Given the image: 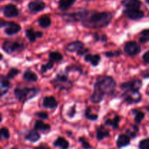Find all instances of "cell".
Returning <instances> with one entry per match:
<instances>
[{
	"label": "cell",
	"instance_id": "6da1fadb",
	"mask_svg": "<svg viewBox=\"0 0 149 149\" xmlns=\"http://www.w3.org/2000/svg\"><path fill=\"white\" fill-rule=\"evenodd\" d=\"M116 83L113 77L102 76L97 79L94 85V91L90 96V101L93 103H100L105 95H111L114 93Z\"/></svg>",
	"mask_w": 149,
	"mask_h": 149
},
{
	"label": "cell",
	"instance_id": "7a4b0ae2",
	"mask_svg": "<svg viewBox=\"0 0 149 149\" xmlns=\"http://www.w3.org/2000/svg\"><path fill=\"white\" fill-rule=\"evenodd\" d=\"M113 15L109 12H88L81 20L84 27L87 29H99L109 26L111 22Z\"/></svg>",
	"mask_w": 149,
	"mask_h": 149
},
{
	"label": "cell",
	"instance_id": "3957f363",
	"mask_svg": "<svg viewBox=\"0 0 149 149\" xmlns=\"http://www.w3.org/2000/svg\"><path fill=\"white\" fill-rule=\"evenodd\" d=\"M40 90L37 88H29V87H16L14 90V94L16 98L19 100L25 103L27 100L33 98L39 93Z\"/></svg>",
	"mask_w": 149,
	"mask_h": 149
},
{
	"label": "cell",
	"instance_id": "277c9868",
	"mask_svg": "<svg viewBox=\"0 0 149 149\" xmlns=\"http://www.w3.org/2000/svg\"><path fill=\"white\" fill-rule=\"evenodd\" d=\"M52 83L55 88L58 90H68L72 87V82L68 80V77L65 74H58L52 80Z\"/></svg>",
	"mask_w": 149,
	"mask_h": 149
},
{
	"label": "cell",
	"instance_id": "5b68a950",
	"mask_svg": "<svg viewBox=\"0 0 149 149\" xmlns=\"http://www.w3.org/2000/svg\"><path fill=\"white\" fill-rule=\"evenodd\" d=\"M1 49L6 53L12 54L14 53V52L22 51L24 49V46H23V44L19 43L17 42L6 40L3 42L2 45H1Z\"/></svg>",
	"mask_w": 149,
	"mask_h": 149
},
{
	"label": "cell",
	"instance_id": "8992f818",
	"mask_svg": "<svg viewBox=\"0 0 149 149\" xmlns=\"http://www.w3.org/2000/svg\"><path fill=\"white\" fill-rule=\"evenodd\" d=\"M0 27L5 28L4 33L8 36L16 34L21 30V26L13 21H1Z\"/></svg>",
	"mask_w": 149,
	"mask_h": 149
},
{
	"label": "cell",
	"instance_id": "52a82bcc",
	"mask_svg": "<svg viewBox=\"0 0 149 149\" xmlns=\"http://www.w3.org/2000/svg\"><path fill=\"white\" fill-rule=\"evenodd\" d=\"M89 11L87 10H81V11L77 13H68V14L63 15V17L67 22H78L81 21L85 17Z\"/></svg>",
	"mask_w": 149,
	"mask_h": 149
},
{
	"label": "cell",
	"instance_id": "ba28073f",
	"mask_svg": "<svg viewBox=\"0 0 149 149\" xmlns=\"http://www.w3.org/2000/svg\"><path fill=\"white\" fill-rule=\"evenodd\" d=\"M123 97L124 101L128 104H136L142 99L141 94L138 91H125Z\"/></svg>",
	"mask_w": 149,
	"mask_h": 149
},
{
	"label": "cell",
	"instance_id": "9c48e42d",
	"mask_svg": "<svg viewBox=\"0 0 149 149\" xmlns=\"http://www.w3.org/2000/svg\"><path fill=\"white\" fill-rule=\"evenodd\" d=\"M143 82L140 79H134L132 81L121 84V89L125 91H138L142 87Z\"/></svg>",
	"mask_w": 149,
	"mask_h": 149
},
{
	"label": "cell",
	"instance_id": "30bf717a",
	"mask_svg": "<svg viewBox=\"0 0 149 149\" xmlns=\"http://www.w3.org/2000/svg\"><path fill=\"white\" fill-rule=\"evenodd\" d=\"M141 46L135 42H127L124 47V51L129 56H134V55H138L141 52Z\"/></svg>",
	"mask_w": 149,
	"mask_h": 149
},
{
	"label": "cell",
	"instance_id": "8fae6325",
	"mask_svg": "<svg viewBox=\"0 0 149 149\" xmlns=\"http://www.w3.org/2000/svg\"><path fill=\"white\" fill-rule=\"evenodd\" d=\"M123 15L130 20H140L144 17V13L140 9H126L124 10Z\"/></svg>",
	"mask_w": 149,
	"mask_h": 149
},
{
	"label": "cell",
	"instance_id": "7c38bea8",
	"mask_svg": "<svg viewBox=\"0 0 149 149\" xmlns=\"http://www.w3.org/2000/svg\"><path fill=\"white\" fill-rule=\"evenodd\" d=\"M3 15L4 17L12 18L19 15V10L15 4H7L4 5L2 8Z\"/></svg>",
	"mask_w": 149,
	"mask_h": 149
},
{
	"label": "cell",
	"instance_id": "4fadbf2b",
	"mask_svg": "<svg viewBox=\"0 0 149 149\" xmlns=\"http://www.w3.org/2000/svg\"><path fill=\"white\" fill-rule=\"evenodd\" d=\"M46 7V4L44 1L36 0V1H32L28 4V9L31 13H39L44 10Z\"/></svg>",
	"mask_w": 149,
	"mask_h": 149
},
{
	"label": "cell",
	"instance_id": "5bb4252c",
	"mask_svg": "<svg viewBox=\"0 0 149 149\" xmlns=\"http://www.w3.org/2000/svg\"><path fill=\"white\" fill-rule=\"evenodd\" d=\"M84 47V43L80 41H75V42H72L71 43L68 44L65 46V49L67 52H76L79 51L80 49H83Z\"/></svg>",
	"mask_w": 149,
	"mask_h": 149
},
{
	"label": "cell",
	"instance_id": "9a60e30c",
	"mask_svg": "<svg viewBox=\"0 0 149 149\" xmlns=\"http://www.w3.org/2000/svg\"><path fill=\"white\" fill-rule=\"evenodd\" d=\"M121 4L126 9H140L142 5L141 0H122Z\"/></svg>",
	"mask_w": 149,
	"mask_h": 149
},
{
	"label": "cell",
	"instance_id": "2e32d148",
	"mask_svg": "<svg viewBox=\"0 0 149 149\" xmlns=\"http://www.w3.org/2000/svg\"><path fill=\"white\" fill-rule=\"evenodd\" d=\"M43 106L46 109H54L58 106V101L53 96H47L43 99Z\"/></svg>",
	"mask_w": 149,
	"mask_h": 149
},
{
	"label": "cell",
	"instance_id": "e0dca14e",
	"mask_svg": "<svg viewBox=\"0 0 149 149\" xmlns=\"http://www.w3.org/2000/svg\"><path fill=\"white\" fill-rule=\"evenodd\" d=\"M84 61L85 62H90L93 66H97L100 63L101 57L100 55H91V54H87L84 55Z\"/></svg>",
	"mask_w": 149,
	"mask_h": 149
},
{
	"label": "cell",
	"instance_id": "ac0fdd59",
	"mask_svg": "<svg viewBox=\"0 0 149 149\" xmlns=\"http://www.w3.org/2000/svg\"><path fill=\"white\" fill-rule=\"evenodd\" d=\"M130 143V138L129 135H120L118 137L116 145L119 148H123L127 146Z\"/></svg>",
	"mask_w": 149,
	"mask_h": 149
},
{
	"label": "cell",
	"instance_id": "d6986e66",
	"mask_svg": "<svg viewBox=\"0 0 149 149\" xmlns=\"http://www.w3.org/2000/svg\"><path fill=\"white\" fill-rule=\"evenodd\" d=\"M4 75L1 76V97L4 96L10 88V81Z\"/></svg>",
	"mask_w": 149,
	"mask_h": 149
},
{
	"label": "cell",
	"instance_id": "ffe728a7",
	"mask_svg": "<svg viewBox=\"0 0 149 149\" xmlns=\"http://www.w3.org/2000/svg\"><path fill=\"white\" fill-rule=\"evenodd\" d=\"M77 0H59L58 1V9L61 11H65L69 9Z\"/></svg>",
	"mask_w": 149,
	"mask_h": 149
},
{
	"label": "cell",
	"instance_id": "44dd1931",
	"mask_svg": "<svg viewBox=\"0 0 149 149\" xmlns=\"http://www.w3.org/2000/svg\"><path fill=\"white\" fill-rule=\"evenodd\" d=\"M109 131L105 129L103 126H100L97 128L96 130V137H97V141H102L105 138L109 137Z\"/></svg>",
	"mask_w": 149,
	"mask_h": 149
},
{
	"label": "cell",
	"instance_id": "7402d4cb",
	"mask_svg": "<svg viewBox=\"0 0 149 149\" xmlns=\"http://www.w3.org/2000/svg\"><path fill=\"white\" fill-rule=\"evenodd\" d=\"M23 79L27 81H31V82H34L36 81L38 79V77L34 72L30 69H27L24 72L23 76Z\"/></svg>",
	"mask_w": 149,
	"mask_h": 149
},
{
	"label": "cell",
	"instance_id": "603a6c76",
	"mask_svg": "<svg viewBox=\"0 0 149 149\" xmlns=\"http://www.w3.org/2000/svg\"><path fill=\"white\" fill-rule=\"evenodd\" d=\"M25 138H26V139L27 140V141H30V142L35 143L40 139V135H39L37 132V131L34 129L29 131V132L26 134Z\"/></svg>",
	"mask_w": 149,
	"mask_h": 149
},
{
	"label": "cell",
	"instance_id": "cb8c5ba5",
	"mask_svg": "<svg viewBox=\"0 0 149 149\" xmlns=\"http://www.w3.org/2000/svg\"><path fill=\"white\" fill-rule=\"evenodd\" d=\"M41 120L36 121V122L34 124V129L36 130L42 131V132H47V131H49L50 130V125L44 123Z\"/></svg>",
	"mask_w": 149,
	"mask_h": 149
},
{
	"label": "cell",
	"instance_id": "d4e9b609",
	"mask_svg": "<svg viewBox=\"0 0 149 149\" xmlns=\"http://www.w3.org/2000/svg\"><path fill=\"white\" fill-rule=\"evenodd\" d=\"M53 145L55 147H59L61 149H68L69 147V143H68V141L62 137H59V138H57L54 142Z\"/></svg>",
	"mask_w": 149,
	"mask_h": 149
},
{
	"label": "cell",
	"instance_id": "484cf974",
	"mask_svg": "<svg viewBox=\"0 0 149 149\" xmlns=\"http://www.w3.org/2000/svg\"><path fill=\"white\" fill-rule=\"evenodd\" d=\"M38 23L39 25L43 29H47L51 25L50 17L47 15H42L38 19Z\"/></svg>",
	"mask_w": 149,
	"mask_h": 149
},
{
	"label": "cell",
	"instance_id": "4316f807",
	"mask_svg": "<svg viewBox=\"0 0 149 149\" xmlns=\"http://www.w3.org/2000/svg\"><path fill=\"white\" fill-rule=\"evenodd\" d=\"M120 116H114L113 119H108V120H106V122H105V125L106 126L112 127V128L114 130L118 129L119 128V124L120 122Z\"/></svg>",
	"mask_w": 149,
	"mask_h": 149
},
{
	"label": "cell",
	"instance_id": "83f0119b",
	"mask_svg": "<svg viewBox=\"0 0 149 149\" xmlns=\"http://www.w3.org/2000/svg\"><path fill=\"white\" fill-rule=\"evenodd\" d=\"M63 57L59 52H51L49 54V61L55 63H59L63 60Z\"/></svg>",
	"mask_w": 149,
	"mask_h": 149
},
{
	"label": "cell",
	"instance_id": "f1b7e54d",
	"mask_svg": "<svg viewBox=\"0 0 149 149\" xmlns=\"http://www.w3.org/2000/svg\"><path fill=\"white\" fill-rule=\"evenodd\" d=\"M132 112L135 114V119H134V121H135L136 124L141 123V121L145 117V113L143 111H138L137 109H133Z\"/></svg>",
	"mask_w": 149,
	"mask_h": 149
},
{
	"label": "cell",
	"instance_id": "f546056e",
	"mask_svg": "<svg viewBox=\"0 0 149 149\" xmlns=\"http://www.w3.org/2000/svg\"><path fill=\"white\" fill-rule=\"evenodd\" d=\"M26 36L31 42H34L36 39H37V34L36 31L35 32L33 29H29L26 31Z\"/></svg>",
	"mask_w": 149,
	"mask_h": 149
},
{
	"label": "cell",
	"instance_id": "4dcf8cb0",
	"mask_svg": "<svg viewBox=\"0 0 149 149\" xmlns=\"http://www.w3.org/2000/svg\"><path fill=\"white\" fill-rule=\"evenodd\" d=\"M141 37L139 39V42L141 43H146L149 42V29H145L141 32Z\"/></svg>",
	"mask_w": 149,
	"mask_h": 149
},
{
	"label": "cell",
	"instance_id": "1f68e13d",
	"mask_svg": "<svg viewBox=\"0 0 149 149\" xmlns=\"http://www.w3.org/2000/svg\"><path fill=\"white\" fill-rule=\"evenodd\" d=\"M53 65H54V63L52 62V61H49L46 64H44V65H41L40 71L42 72V74H45V73L47 72L48 71L52 69Z\"/></svg>",
	"mask_w": 149,
	"mask_h": 149
},
{
	"label": "cell",
	"instance_id": "d6a6232c",
	"mask_svg": "<svg viewBox=\"0 0 149 149\" xmlns=\"http://www.w3.org/2000/svg\"><path fill=\"white\" fill-rule=\"evenodd\" d=\"M84 115H85V117L90 121H95L97 120V118H98V116H97V114H93V113H91L90 108H87Z\"/></svg>",
	"mask_w": 149,
	"mask_h": 149
},
{
	"label": "cell",
	"instance_id": "836d02e7",
	"mask_svg": "<svg viewBox=\"0 0 149 149\" xmlns=\"http://www.w3.org/2000/svg\"><path fill=\"white\" fill-rule=\"evenodd\" d=\"M18 74H19L18 70H17V68H13L9 71L8 73H7V77L9 79H10L15 78V77Z\"/></svg>",
	"mask_w": 149,
	"mask_h": 149
},
{
	"label": "cell",
	"instance_id": "e575fe53",
	"mask_svg": "<svg viewBox=\"0 0 149 149\" xmlns=\"http://www.w3.org/2000/svg\"><path fill=\"white\" fill-rule=\"evenodd\" d=\"M140 149H149V139H144L139 143Z\"/></svg>",
	"mask_w": 149,
	"mask_h": 149
},
{
	"label": "cell",
	"instance_id": "d590c367",
	"mask_svg": "<svg viewBox=\"0 0 149 149\" xmlns=\"http://www.w3.org/2000/svg\"><path fill=\"white\" fill-rule=\"evenodd\" d=\"M121 55V52L119 51H110L105 53L107 58H113V57H118Z\"/></svg>",
	"mask_w": 149,
	"mask_h": 149
},
{
	"label": "cell",
	"instance_id": "8d00e7d4",
	"mask_svg": "<svg viewBox=\"0 0 149 149\" xmlns=\"http://www.w3.org/2000/svg\"><path fill=\"white\" fill-rule=\"evenodd\" d=\"M79 141L80 143L81 144V146H82V147L84 149H90L92 148L91 146L90 145V143H89L84 138H79Z\"/></svg>",
	"mask_w": 149,
	"mask_h": 149
},
{
	"label": "cell",
	"instance_id": "74e56055",
	"mask_svg": "<svg viewBox=\"0 0 149 149\" xmlns=\"http://www.w3.org/2000/svg\"><path fill=\"white\" fill-rule=\"evenodd\" d=\"M1 135L5 139H9L10 138V132H9L8 129L6 127H1Z\"/></svg>",
	"mask_w": 149,
	"mask_h": 149
},
{
	"label": "cell",
	"instance_id": "f35d334b",
	"mask_svg": "<svg viewBox=\"0 0 149 149\" xmlns=\"http://www.w3.org/2000/svg\"><path fill=\"white\" fill-rule=\"evenodd\" d=\"M37 117H39V119H41L42 120H44V119H48V114L47 112L45 111H40V112H37V113H35Z\"/></svg>",
	"mask_w": 149,
	"mask_h": 149
},
{
	"label": "cell",
	"instance_id": "ab89813d",
	"mask_svg": "<svg viewBox=\"0 0 149 149\" xmlns=\"http://www.w3.org/2000/svg\"><path fill=\"white\" fill-rule=\"evenodd\" d=\"M75 108H76V105H74L72 108H71V109H70L69 111H68V113H67V114H68V116H69L70 118L74 117V115H75V113H76Z\"/></svg>",
	"mask_w": 149,
	"mask_h": 149
},
{
	"label": "cell",
	"instance_id": "60d3db41",
	"mask_svg": "<svg viewBox=\"0 0 149 149\" xmlns=\"http://www.w3.org/2000/svg\"><path fill=\"white\" fill-rule=\"evenodd\" d=\"M143 60L145 63L149 64V51L144 53V55H143Z\"/></svg>",
	"mask_w": 149,
	"mask_h": 149
},
{
	"label": "cell",
	"instance_id": "b9f144b4",
	"mask_svg": "<svg viewBox=\"0 0 149 149\" xmlns=\"http://www.w3.org/2000/svg\"><path fill=\"white\" fill-rule=\"evenodd\" d=\"M87 52H88V49H84V48H83V49H80L79 51L77 52V55H79V56H82L84 55H87Z\"/></svg>",
	"mask_w": 149,
	"mask_h": 149
},
{
	"label": "cell",
	"instance_id": "7bdbcfd3",
	"mask_svg": "<svg viewBox=\"0 0 149 149\" xmlns=\"http://www.w3.org/2000/svg\"><path fill=\"white\" fill-rule=\"evenodd\" d=\"M34 149H49V148L47 146L45 145V144H42V145L36 147V148H35Z\"/></svg>",
	"mask_w": 149,
	"mask_h": 149
},
{
	"label": "cell",
	"instance_id": "ee69618b",
	"mask_svg": "<svg viewBox=\"0 0 149 149\" xmlns=\"http://www.w3.org/2000/svg\"><path fill=\"white\" fill-rule=\"evenodd\" d=\"M93 38H94L95 41H96V42H97V41L100 40V36H99V34L97 33H95L94 36H93Z\"/></svg>",
	"mask_w": 149,
	"mask_h": 149
},
{
	"label": "cell",
	"instance_id": "f6af8a7d",
	"mask_svg": "<svg viewBox=\"0 0 149 149\" xmlns=\"http://www.w3.org/2000/svg\"><path fill=\"white\" fill-rule=\"evenodd\" d=\"M100 40L103 42H106L107 41V36H106V35H102L101 38H100Z\"/></svg>",
	"mask_w": 149,
	"mask_h": 149
},
{
	"label": "cell",
	"instance_id": "bcb514c9",
	"mask_svg": "<svg viewBox=\"0 0 149 149\" xmlns=\"http://www.w3.org/2000/svg\"><path fill=\"white\" fill-rule=\"evenodd\" d=\"M13 1H15V2H19V1H20L21 0H12Z\"/></svg>",
	"mask_w": 149,
	"mask_h": 149
},
{
	"label": "cell",
	"instance_id": "7dc6e473",
	"mask_svg": "<svg viewBox=\"0 0 149 149\" xmlns=\"http://www.w3.org/2000/svg\"><path fill=\"white\" fill-rule=\"evenodd\" d=\"M146 2L147 4H148L149 5V0H146Z\"/></svg>",
	"mask_w": 149,
	"mask_h": 149
},
{
	"label": "cell",
	"instance_id": "c3c4849f",
	"mask_svg": "<svg viewBox=\"0 0 149 149\" xmlns=\"http://www.w3.org/2000/svg\"><path fill=\"white\" fill-rule=\"evenodd\" d=\"M87 1H94V0H85Z\"/></svg>",
	"mask_w": 149,
	"mask_h": 149
},
{
	"label": "cell",
	"instance_id": "681fc988",
	"mask_svg": "<svg viewBox=\"0 0 149 149\" xmlns=\"http://www.w3.org/2000/svg\"><path fill=\"white\" fill-rule=\"evenodd\" d=\"M146 109L149 111V106H148V107H146Z\"/></svg>",
	"mask_w": 149,
	"mask_h": 149
},
{
	"label": "cell",
	"instance_id": "f907efd6",
	"mask_svg": "<svg viewBox=\"0 0 149 149\" xmlns=\"http://www.w3.org/2000/svg\"><path fill=\"white\" fill-rule=\"evenodd\" d=\"M147 94H148L149 95V87H148V93H147Z\"/></svg>",
	"mask_w": 149,
	"mask_h": 149
},
{
	"label": "cell",
	"instance_id": "816d5d0a",
	"mask_svg": "<svg viewBox=\"0 0 149 149\" xmlns=\"http://www.w3.org/2000/svg\"><path fill=\"white\" fill-rule=\"evenodd\" d=\"M148 15H149V13H148Z\"/></svg>",
	"mask_w": 149,
	"mask_h": 149
}]
</instances>
